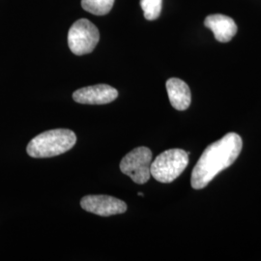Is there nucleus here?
<instances>
[{
    "mask_svg": "<svg viewBox=\"0 0 261 261\" xmlns=\"http://www.w3.org/2000/svg\"><path fill=\"white\" fill-rule=\"evenodd\" d=\"M242 146V139L236 133H228L223 139L207 146L193 169L192 187L195 190L205 188L220 172L233 164Z\"/></svg>",
    "mask_w": 261,
    "mask_h": 261,
    "instance_id": "nucleus-1",
    "label": "nucleus"
},
{
    "mask_svg": "<svg viewBox=\"0 0 261 261\" xmlns=\"http://www.w3.org/2000/svg\"><path fill=\"white\" fill-rule=\"evenodd\" d=\"M76 142L73 130L55 129L44 132L28 143L27 152L32 158H50L72 149Z\"/></svg>",
    "mask_w": 261,
    "mask_h": 261,
    "instance_id": "nucleus-2",
    "label": "nucleus"
},
{
    "mask_svg": "<svg viewBox=\"0 0 261 261\" xmlns=\"http://www.w3.org/2000/svg\"><path fill=\"white\" fill-rule=\"evenodd\" d=\"M189 155L190 152L177 148L161 153L151 164V175L161 183H171L185 170Z\"/></svg>",
    "mask_w": 261,
    "mask_h": 261,
    "instance_id": "nucleus-3",
    "label": "nucleus"
},
{
    "mask_svg": "<svg viewBox=\"0 0 261 261\" xmlns=\"http://www.w3.org/2000/svg\"><path fill=\"white\" fill-rule=\"evenodd\" d=\"M100 40L98 28L88 19L76 20L68 33V45L75 56H84L92 53Z\"/></svg>",
    "mask_w": 261,
    "mask_h": 261,
    "instance_id": "nucleus-4",
    "label": "nucleus"
},
{
    "mask_svg": "<svg viewBox=\"0 0 261 261\" xmlns=\"http://www.w3.org/2000/svg\"><path fill=\"white\" fill-rule=\"evenodd\" d=\"M152 152L149 148L141 146L132 150L122 159L119 168L125 175L137 184H145L151 176Z\"/></svg>",
    "mask_w": 261,
    "mask_h": 261,
    "instance_id": "nucleus-5",
    "label": "nucleus"
},
{
    "mask_svg": "<svg viewBox=\"0 0 261 261\" xmlns=\"http://www.w3.org/2000/svg\"><path fill=\"white\" fill-rule=\"evenodd\" d=\"M81 206L85 211L102 217L123 214L127 211V204L123 200L103 195L84 196L81 200Z\"/></svg>",
    "mask_w": 261,
    "mask_h": 261,
    "instance_id": "nucleus-6",
    "label": "nucleus"
},
{
    "mask_svg": "<svg viewBox=\"0 0 261 261\" xmlns=\"http://www.w3.org/2000/svg\"><path fill=\"white\" fill-rule=\"evenodd\" d=\"M118 97V91L108 84H97L77 89L73 99L83 105H106L113 102Z\"/></svg>",
    "mask_w": 261,
    "mask_h": 261,
    "instance_id": "nucleus-7",
    "label": "nucleus"
},
{
    "mask_svg": "<svg viewBox=\"0 0 261 261\" xmlns=\"http://www.w3.org/2000/svg\"><path fill=\"white\" fill-rule=\"evenodd\" d=\"M204 25L214 33L215 38L221 43L229 42L237 33V25L233 19L222 14L208 16Z\"/></svg>",
    "mask_w": 261,
    "mask_h": 261,
    "instance_id": "nucleus-8",
    "label": "nucleus"
},
{
    "mask_svg": "<svg viewBox=\"0 0 261 261\" xmlns=\"http://www.w3.org/2000/svg\"><path fill=\"white\" fill-rule=\"evenodd\" d=\"M166 86L171 106L177 111H186L192 101L191 90L188 84L180 79L171 77L167 82Z\"/></svg>",
    "mask_w": 261,
    "mask_h": 261,
    "instance_id": "nucleus-9",
    "label": "nucleus"
},
{
    "mask_svg": "<svg viewBox=\"0 0 261 261\" xmlns=\"http://www.w3.org/2000/svg\"><path fill=\"white\" fill-rule=\"evenodd\" d=\"M114 0H82V6L86 12L96 16H105L111 12Z\"/></svg>",
    "mask_w": 261,
    "mask_h": 261,
    "instance_id": "nucleus-10",
    "label": "nucleus"
},
{
    "mask_svg": "<svg viewBox=\"0 0 261 261\" xmlns=\"http://www.w3.org/2000/svg\"><path fill=\"white\" fill-rule=\"evenodd\" d=\"M163 0H140V6L143 10L144 18L148 20H155L159 18L162 11Z\"/></svg>",
    "mask_w": 261,
    "mask_h": 261,
    "instance_id": "nucleus-11",
    "label": "nucleus"
},
{
    "mask_svg": "<svg viewBox=\"0 0 261 261\" xmlns=\"http://www.w3.org/2000/svg\"><path fill=\"white\" fill-rule=\"evenodd\" d=\"M139 196H144V195H143V194H142V193H139Z\"/></svg>",
    "mask_w": 261,
    "mask_h": 261,
    "instance_id": "nucleus-12",
    "label": "nucleus"
}]
</instances>
